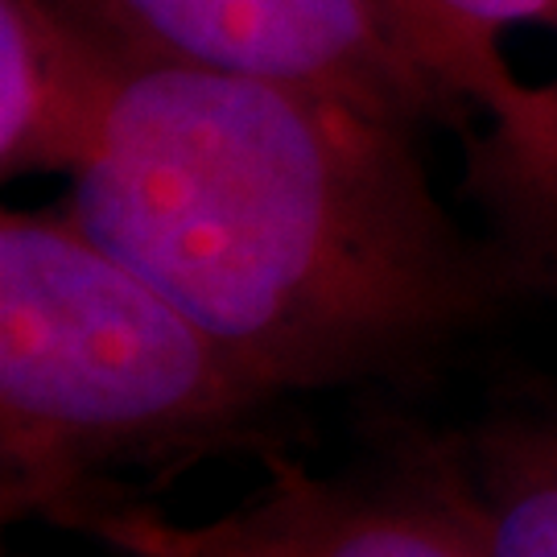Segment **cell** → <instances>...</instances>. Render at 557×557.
Segmentation results:
<instances>
[{
	"instance_id": "obj_1",
	"label": "cell",
	"mask_w": 557,
	"mask_h": 557,
	"mask_svg": "<svg viewBox=\"0 0 557 557\" xmlns=\"http://www.w3.org/2000/svg\"><path fill=\"white\" fill-rule=\"evenodd\" d=\"M59 207L285 397L418 376L508 273L446 211L413 128L149 41Z\"/></svg>"
},
{
	"instance_id": "obj_2",
	"label": "cell",
	"mask_w": 557,
	"mask_h": 557,
	"mask_svg": "<svg viewBox=\"0 0 557 557\" xmlns=\"http://www.w3.org/2000/svg\"><path fill=\"white\" fill-rule=\"evenodd\" d=\"M294 405L62 207L0 215V517L75 533L211 458L285 450Z\"/></svg>"
},
{
	"instance_id": "obj_3",
	"label": "cell",
	"mask_w": 557,
	"mask_h": 557,
	"mask_svg": "<svg viewBox=\"0 0 557 557\" xmlns=\"http://www.w3.org/2000/svg\"><path fill=\"white\" fill-rule=\"evenodd\" d=\"M524 273H557V0H380ZM508 260V264H512Z\"/></svg>"
},
{
	"instance_id": "obj_4",
	"label": "cell",
	"mask_w": 557,
	"mask_h": 557,
	"mask_svg": "<svg viewBox=\"0 0 557 557\" xmlns=\"http://www.w3.org/2000/svg\"><path fill=\"white\" fill-rule=\"evenodd\" d=\"M227 512L178 520L158 504L96 517L79 537L112 557H483L467 529L397 467L319 475L289 450Z\"/></svg>"
},
{
	"instance_id": "obj_5",
	"label": "cell",
	"mask_w": 557,
	"mask_h": 557,
	"mask_svg": "<svg viewBox=\"0 0 557 557\" xmlns=\"http://www.w3.org/2000/svg\"><path fill=\"white\" fill-rule=\"evenodd\" d=\"M140 41L207 66L301 83L421 133L438 108L380 0H108Z\"/></svg>"
},
{
	"instance_id": "obj_6",
	"label": "cell",
	"mask_w": 557,
	"mask_h": 557,
	"mask_svg": "<svg viewBox=\"0 0 557 557\" xmlns=\"http://www.w3.org/2000/svg\"><path fill=\"white\" fill-rule=\"evenodd\" d=\"M137 41L108 0H0V174L71 178Z\"/></svg>"
},
{
	"instance_id": "obj_7",
	"label": "cell",
	"mask_w": 557,
	"mask_h": 557,
	"mask_svg": "<svg viewBox=\"0 0 557 557\" xmlns=\"http://www.w3.org/2000/svg\"><path fill=\"white\" fill-rule=\"evenodd\" d=\"M384 462L438 499L483 557H557V388L450 425H405Z\"/></svg>"
},
{
	"instance_id": "obj_8",
	"label": "cell",
	"mask_w": 557,
	"mask_h": 557,
	"mask_svg": "<svg viewBox=\"0 0 557 557\" xmlns=\"http://www.w3.org/2000/svg\"><path fill=\"white\" fill-rule=\"evenodd\" d=\"M554 281H557V273H554Z\"/></svg>"
}]
</instances>
